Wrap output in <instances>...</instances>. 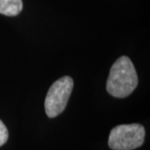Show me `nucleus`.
<instances>
[{
	"instance_id": "obj_1",
	"label": "nucleus",
	"mask_w": 150,
	"mask_h": 150,
	"mask_svg": "<svg viewBox=\"0 0 150 150\" xmlns=\"http://www.w3.org/2000/svg\"><path fill=\"white\" fill-rule=\"evenodd\" d=\"M139 84V78L130 58L122 56L110 68L106 81V91L114 98H123L130 96Z\"/></svg>"
},
{
	"instance_id": "obj_2",
	"label": "nucleus",
	"mask_w": 150,
	"mask_h": 150,
	"mask_svg": "<svg viewBox=\"0 0 150 150\" xmlns=\"http://www.w3.org/2000/svg\"><path fill=\"white\" fill-rule=\"evenodd\" d=\"M144 139L145 129L142 125H118L110 131L108 146L112 150H134L143 144Z\"/></svg>"
},
{
	"instance_id": "obj_3",
	"label": "nucleus",
	"mask_w": 150,
	"mask_h": 150,
	"mask_svg": "<svg viewBox=\"0 0 150 150\" xmlns=\"http://www.w3.org/2000/svg\"><path fill=\"white\" fill-rule=\"evenodd\" d=\"M73 79L64 76L55 81L50 87L45 98V112L49 118H56L64 112L73 90Z\"/></svg>"
},
{
	"instance_id": "obj_4",
	"label": "nucleus",
	"mask_w": 150,
	"mask_h": 150,
	"mask_svg": "<svg viewBox=\"0 0 150 150\" xmlns=\"http://www.w3.org/2000/svg\"><path fill=\"white\" fill-rule=\"evenodd\" d=\"M22 10V0H0V14L8 17H15L18 16Z\"/></svg>"
},
{
	"instance_id": "obj_5",
	"label": "nucleus",
	"mask_w": 150,
	"mask_h": 150,
	"mask_svg": "<svg viewBox=\"0 0 150 150\" xmlns=\"http://www.w3.org/2000/svg\"><path fill=\"white\" fill-rule=\"evenodd\" d=\"M8 137H9L8 129L6 127V125L3 123L2 120L0 119V147L7 142Z\"/></svg>"
}]
</instances>
